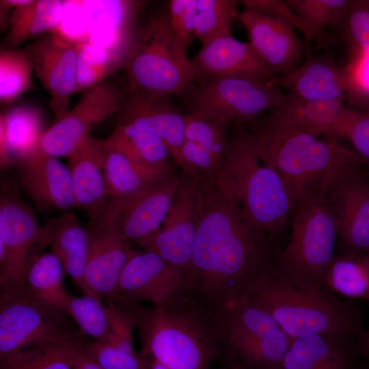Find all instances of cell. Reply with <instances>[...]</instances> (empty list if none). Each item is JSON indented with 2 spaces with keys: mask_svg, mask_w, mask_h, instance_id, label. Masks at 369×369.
Masks as SVG:
<instances>
[{
  "mask_svg": "<svg viewBox=\"0 0 369 369\" xmlns=\"http://www.w3.org/2000/svg\"><path fill=\"white\" fill-rule=\"evenodd\" d=\"M193 178L199 223L186 290L215 312L245 299L258 277L274 266L279 251L218 180Z\"/></svg>",
  "mask_w": 369,
  "mask_h": 369,
  "instance_id": "obj_1",
  "label": "cell"
},
{
  "mask_svg": "<svg viewBox=\"0 0 369 369\" xmlns=\"http://www.w3.org/2000/svg\"><path fill=\"white\" fill-rule=\"evenodd\" d=\"M115 302L131 316L143 357L152 358L169 369H208L217 358L213 312L186 288L150 308Z\"/></svg>",
  "mask_w": 369,
  "mask_h": 369,
  "instance_id": "obj_2",
  "label": "cell"
},
{
  "mask_svg": "<svg viewBox=\"0 0 369 369\" xmlns=\"http://www.w3.org/2000/svg\"><path fill=\"white\" fill-rule=\"evenodd\" d=\"M262 158L279 175L290 196L293 215L304 203L324 194L347 169L367 165L354 150L258 117L244 123Z\"/></svg>",
  "mask_w": 369,
  "mask_h": 369,
  "instance_id": "obj_3",
  "label": "cell"
},
{
  "mask_svg": "<svg viewBox=\"0 0 369 369\" xmlns=\"http://www.w3.org/2000/svg\"><path fill=\"white\" fill-rule=\"evenodd\" d=\"M245 299L266 311L290 338L310 333L359 338L360 312L323 286L305 284L280 273L275 265L261 275Z\"/></svg>",
  "mask_w": 369,
  "mask_h": 369,
  "instance_id": "obj_4",
  "label": "cell"
},
{
  "mask_svg": "<svg viewBox=\"0 0 369 369\" xmlns=\"http://www.w3.org/2000/svg\"><path fill=\"white\" fill-rule=\"evenodd\" d=\"M232 124L218 181L250 223L275 242L293 216L290 196L278 173L260 156L245 124Z\"/></svg>",
  "mask_w": 369,
  "mask_h": 369,
  "instance_id": "obj_5",
  "label": "cell"
},
{
  "mask_svg": "<svg viewBox=\"0 0 369 369\" xmlns=\"http://www.w3.org/2000/svg\"><path fill=\"white\" fill-rule=\"evenodd\" d=\"M123 68L124 91L151 98H181L195 81L191 59L170 29L167 11L153 14L135 30Z\"/></svg>",
  "mask_w": 369,
  "mask_h": 369,
  "instance_id": "obj_6",
  "label": "cell"
},
{
  "mask_svg": "<svg viewBox=\"0 0 369 369\" xmlns=\"http://www.w3.org/2000/svg\"><path fill=\"white\" fill-rule=\"evenodd\" d=\"M290 241L279 251L275 268L292 279L323 286L336 256L338 230L325 193L301 205L291 220Z\"/></svg>",
  "mask_w": 369,
  "mask_h": 369,
  "instance_id": "obj_7",
  "label": "cell"
},
{
  "mask_svg": "<svg viewBox=\"0 0 369 369\" xmlns=\"http://www.w3.org/2000/svg\"><path fill=\"white\" fill-rule=\"evenodd\" d=\"M284 96L271 79L226 77L194 83L181 98L189 113L203 114L229 125L249 122L273 110Z\"/></svg>",
  "mask_w": 369,
  "mask_h": 369,
  "instance_id": "obj_8",
  "label": "cell"
},
{
  "mask_svg": "<svg viewBox=\"0 0 369 369\" xmlns=\"http://www.w3.org/2000/svg\"><path fill=\"white\" fill-rule=\"evenodd\" d=\"M68 316L32 296L23 285L0 288V359L73 333Z\"/></svg>",
  "mask_w": 369,
  "mask_h": 369,
  "instance_id": "obj_9",
  "label": "cell"
},
{
  "mask_svg": "<svg viewBox=\"0 0 369 369\" xmlns=\"http://www.w3.org/2000/svg\"><path fill=\"white\" fill-rule=\"evenodd\" d=\"M48 246L33 208L16 189L6 186L0 195V288L23 286L30 260Z\"/></svg>",
  "mask_w": 369,
  "mask_h": 369,
  "instance_id": "obj_10",
  "label": "cell"
},
{
  "mask_svg": "<svg viewBox=\"0 0 369 369\" xmlns=\"http://www.w3.org/2000/svg\"><path fill=\"white\" fill-rule=\"evenodd\" d=\"M124 94V89L107 80L83 92L72 109L44 131L37 150L57 158H67L90 137L95 126L119 111Z\"/></svg>",
  "mask_w": 369,
  "mask_h": 369,
  "instance_id": "obj_11",
  "label": "cell"
},
{
  "mask_svg": "<svg viewBox=\"0 0 369 369\" xmlns=\"http://www.w3.org/2000/svg\"><path fill=\"white\" fill-rule=\"evenodd\" d=\"M325 196L337 226V254L369 255V165L345 170Z\"/></svg>",
  "mask_w": 369,
  "mask_h": 369,
  "instance_id": "obj_12",
  "label": "cell"
},
{
  "mask_svg": "<svg viewBox=\"0 0 369 369\" xmlns=\"http://www.w3.org/2000/svg\"><path fill=\"white\" fill-rule=\"evenodd\" d=\"M168 213L160 228L138 245L183 271L189 269L199 223L195 180L182 174Z\"/></svg>",
  "mask_w": 369,
  "mask_h": 369,
  "instance_id": "obj_13",
  "label": "cell"
},
{
  "mask_svg": "<svg viewBox=\"0 0 369 369\" xmlns=\"http://www.w3.org/2000/svg\"><path fill=\"white\" fill-rule=\"evenodd\" d=\"M180 180L172 173L135 194L110 200L105 214L128 241L139 244L160 228Z\"/></svg>",
  "mask_w": 369,
  "mask_h": 369,
  "instance_id": "obj_14",
  "label": "cell"
},
{
  "mask_svg": "<svg viewBox=\"0 0 369 369\" xmlns=\"http://www.w3.org/2000/svg\"><path fill=\"white\" fill-rule=\"evenodd\" d=\"M180 269L152 251L133 249L120 275L114 301L157 305L186 288Z\"/></svg>",
  "mask_w": 369,
  "mask_h": 369,
  "instance_id": "obj_15",
  "label": "cell"
},
{
  "mask_svg": "<svg viewBox=\"0 0 369 369\" xmlns=\"http://www.w3.org/2000/svg\"><path fill=\"white\" fill-rule=\"evenodd\" d=\"M26 50L34 71L50 95L54 121L69 110L70 99L77 92L78 53L75 44L51 32L38 38Z\"/></svg>",
  "mask_w": 369,
  "mask_h": 369,
  "instance_id": "obj_16",
  "label": "cell"
},
{
  "mask_svg": "<svg viewBox=\"0 0 369 369\" xmlns=\"http://www.w3.org/2000/svg\"><path fill=\"white\" fill-rule=\"evenodd\" d=\"M90 245L85 267L86 283L98 299L113 300L119 279L133 249L105 214L87 225Z\"/></svg>",
  "mask_w": 369,
  "mask_h": 369,
  "instance_id": "obj_17",
  "label": "cell"
},
{
  "mask_svg": "<svg viewBox=\"0 0 369 369\" xmlns=\"http://www.w3.org/2000/svg\"><path fill=\"white\" fill-rule=\"evenodd\" d=\"M237 18L246 29L249 43L273 77L286 74L298 67L302 49L291 24L273 14L245 10Z\"/></svg>",
  "mask_w": 369,
  "mask_h": 369,
  "instance_id": "obj_18",
  "label": "cell"
},
{
  "mask_svg": "<svg viewBox=\"0 0 369 369\" xmlns=\"http://www.w3.org/2000/svg\"><path fill=\"white\" fill-rule=\"evenodd\" d=\"M118 112V123L133 124L160 138L180 166V150L185 141V114L170 98H151L125 92Z\"/></svg>",
  "mask_w": 369,
  "mask_h": 369,
  "instance_id": "obj_19",
  "label": "cell"
},
{
  "mask_svg": "<svg viewBox=\"0 0 369 369\" xmlns=\"http://www.w3.org/2000/svg\"><path fill=\"white\" fill-rule=\"evenodd\" d=\"M354 111L342 100H306L286 94L278 107L260 117L269 123L315 137H344Z\"/></svg>",
  "mask_w": 369,
  "mask_h": 369,
  "instance_id": "obj_20",
  "label": "cell"
},
{
  "mask_svg": "<svg viewBox=\"0 0 369 369\" xmlns=\"http://www.w3.org/2000/svg\"><path fill=\"white\" fill-rule=\"evenodd\" d=\"M195 83L226 77H249L265 80L273 76L249 42L232 36L221 38L204 46L191 59Z\"/></svg>",
  "mask_w": 369,
  "mask_h": 369,
  "instance_id": "obj_21",
  "label": "cell"
},
{
  "mask_svg": "<svg viewBox=\"0 0 369 369\" xmlns=\"http://www.w3.org/2000/svg\"><path fill=\"white\" fill-rule=\"evenodd\" d=\"M20 186L41 212L77 208L68 165L38 150L21 165Z\"/></svg>",
  "mask_w": 369,
  "mask_h": 369,
  "instance_id": "obj_22",
  "label": "cell"
},
{
  "mask_svg": "<svg viewBox=\"0 0 369 369\" xmlns=\"http://www.w3.org/2000/svg\"><path fill=\"white\" fill-rule=\"evenodd\" d=\"M67 159L77 208L85 211L89 224L95 223L105 217L110 200L98 139L90 136Z\"/></svg>",
  "mask_w": 369,
  "mask_h": 369,
  "instance_id": "obj_23",
  "label": "cell"
},
{
  "mask_svg": "<svg viewBox=\"0 0 369 369\" xmlns=\"http://www.w3.org/2000/svg\"><path fill=\"white\" fill-rule=\"evenodd\" d=\"M357 340L329 333L292 338L278 369H353Z\"/></svg>",
  "mask_w": 369,
  "mask_h": 369,
  "instance_id": "obj_24",
  "label": "cell"
},
{
  "mask_svg": "<svg viewBox=\"0 0 369 369\" xmlns=\"http://www.w3.org/2000/svg\"><path fill=\"white\" fill-rule=\"evenodd\" d=\"M271 82L288 90V95L306 100H345L342 67L325 54L308 56L291 72L275 76Z\"/></svg>",
  "mask_w": 369,
  "mask_h": 369,
  "instance_id": "obj_25",
  "label": "cell"
},
{
  "mask_svg": "<svg viewBox=\"0 0 369 369\" xmlns=\"http://www.w3.org/2000/svg\"><path fill=\"white\" fill-rule=\"evenodd\" d=\"M290 338L282 329L263 334L221 338L217 359L229 369H278Z\"/></svg>",
  "mask_w": 369,
  "mask_h": 369,
  "instance_id": "obj_26",
  "label": "cell"
},
{
  "mask_svg": "<svg viewBox=\"0 0 369 369\" xmlns=\"http://www.w3.org/2000/svg\"><path fill=\"white\" fill-rule=\"evenodd\" d=\"M43 227L48 246L59 259L66 273L84 295L98 299L88 287L85 277L90 245L87 229L81 225L75 214L70 212L48 219Z\"/></svg>",
  "mask_w": 369,
  "mask_h": 369,
  "instance_id": "obj_27",
  "label": "cell"
},
{
  "mask_svg": "<svg viewBox=\"0 0 369 369\" xmlns=\"http://www.w3.org/2000/svg\"><path fill=\"white\" fill-rule=\"evenodd\" d=\"M41 111L34 107L18 105L0 115V165L5 168L21 165L38 149L42 129Z\"/></svg>",
  "mask_w": 369,
  "mask_h": 369,
  "instance_id": "obj_28",
  "label": "cell"
},
{
  "mask_svg": "<svg viewBox=\"0 0 369 369\" xmlns=\"http://www.w3.org/2000/svg\"><path fill=\"white\" fill-rule=\"evenodd\" d=\"M98 150L110 200L130 196L172 173L171 169L150 168L133 161L107 139H98Z\"/></svg>",
  "mask_w": 369,
  "mask_h": 369,
  "instance_id": "obj_29",
  "label": "cell"
},
{
  "mask_svg": "<svg viewBox=\"0 0 369 369\" xmlns=\"http://www.w3.org/2000/svg\"><path fill=\"white\" fill-rule=\"evenodd\" d=\"M66 2L59 0H23L10 14L3 48L17 49L24 42L56 29L62 20Z\"/></svg>",
  "mask_w": 369,
  "mask_h": 369,
  "instance_id": "obj_30",
  "label": "cell"
},
{
  "mask_svg": "<svg viewBox=\"0 0 369 369\" xmlns=\"http://www.w3.org/2000/svg\"><path fill=\"white\" fill-rule=\"evenodd\" d=\"M65 273L62 263L53 253L41 252L30 260L23 286L38 300L64 312L70 295L63 282Z\"/></svg>",
  "mask_w": 369,
  "mask_h": 369,
  "instance_id": "obj_31",
  "label": "cell"
},
{
  "mask_svg": "<svg viewBox=\"0 0 369 369\" xmlns=\"http://www.w3.org/2000/svg\"><path fill=\"white\" fill-rule=\"evenodd\" d=\"M133 161L145 167L171 169L172 158L165 144L154 134L127 123H118L106 138Z\"/></svg>",
  "mask_w": 369,
  "mask_h": 369,
  "instance_id": "obj_32",
  "label": "cell"
},
{
  "mask_svg": "<svg viewBox=\"0 0 369 369\" xmlns=\"http://www.w3.org/2000/svg\"><path fill=\"white\" fill-rule=\"evenodd\" d=\"M323 287L340 297L369 300V255L336 254Z\"/></svg>",
  "mask_w": 369,
  "mask_h": 369,
  "instance_id": "obj_33",
  "label": "cell"
},
{
  "mask_svg": "<svg viewBox=\"0 0 369 369\" xmlns=\"http://www.w3.org/2000/svg\"><path fill=\"white\" fill-rule=\"evenodd\" d=\"M83 335L76 330L57 341L24 348L0 359V369H72L70 353Z\"/></svg>",
  "mask_w": 369,
  "mask_h": 369,
  "instance_id": "obj_34",
  "label": "cell"
},
{
  "mask_svg": "<svg viewBox=\"0 0 369 369\" xmlns=\"http://www.w3.org/2000/svg\"><path fill=\"white\" fill-rule=\"evenodd\" d=\"M78 53L77 92H85L123 68L128 49H115L91 42L75 44Z\"/></svg>",
  "mask_w": 369,
  "mask_h": 369,
  "instance_id": "obj_35",
  "label": "cell"
},
{
  "mask_svg": "<svg viewBox=\"0 0 369 369\" xmlns=\"http://www.w3.org/2000/svg\"><path fill=\"white\" fill-rule=\"evenodd\" d=\"M294 12L318 35L329 25H343L355 10L369 6V0H287Z\"/></svg>",
  "mask_w": 369,
  "mask_h": 369,
  "instance_id": "obj_36",
  "label": "cell"
},
{
  "mask_svg": "<svg viewBox=\"0 0 369 369\" xmlns=\"http://www.w3.org/2000/svg\"><path fill=\"white\" fill-rule=\"evenodd\" d=\"M34 66L26 49L0 50V100L8 105L23 93L35 90L32 82Z\"/></svg>",
  "mask_w": 369,
  "mask_h": 369,
  "instance_id": "obj_37",
  "label": "cell"
},
{
  "mask_svg": "<svg viewBox=\"0 0 369 369\" xmlns=\"http://www.w3.org/2000/svg\"><path fill=\"white\" fill-rule=\"evenodd\" d=\"M238 3L234 0H197L195 38L202 46L232 36L231 23L240 13Z\"/></svg>",
  "mask_w": 369,
  "mask_h": 369,
  "instance_id": "obj_38",
  "label": "cell"
},
{
  "mask_svg": "<svg viewBox=\"0 0 369 369\" xmlns=\"http://www.w3.org/2000/svg\"><path fill=\"white\" fill-rule=\"evenodd\" d=\"M228 124L200 113L185 114V139L197 144L223 163L230 134Z\"/></svg>",
  "mask_w": 369,
  "mask_h": 369,
  "instance_id": "obj_39",
  "label": "cell"
},
{
  "mask_svg": "<svg viewBox=\"0 0 369 369\" xmlns=\"http://www.w3.org/2000/svg\"><path fill=\"white\" fill-rule=\"evenodd\" d=\"M64 312L77 323L83 334L96 340L106 339L109 320L102 300L88 295L77 297L70 294Z\"/></svg>",
  "mask_w": 369,
  "mask_h": 369,
  "instance_id": "obj_40",
  "label": "cell"
},
{
  "mask_svg": "<svg viewBox=\"0 0 369 369\" xmlns=\"http://www.w3.org/2000/svg\"><path fill=\"white\" fill-rule=\"evenodd\" d=\"M345 100L353 106L369 111V53L351 47L348 61L342 67Z\"/></svg>",
  "mask_w": 369,
  "mask_h": 369,
  "instance_id": "obj_41",
  "label": "cell"
},
{
  "mask_svg": "<svg viewBox=\"0 0 369 369\" xmlns=\"http://www.w3.org/2000/svg\"><path fill=\"white\" fill-rule=\"evenodd\" d=\"M83 349L103 369H148L140 353H130L105 340L85 342Z\"/></svg>",
  "mask_w": 369,
  "mask_h": 369,
  "instance_id": "obj_42",
  "label": "cell"
},
{
  "mask_svg": "<svg viewBox=\"0 0 369 369\" xmlns=\"http://www.w3.org/2000/svg\"><path fill=\"white\" fill-rule=\"evenodd\" d=\"M223 163L204 148L185 140L180 150L183 173L193 178L219 180Z\"/></svg>",
  "mask_w": 369,
  "mask_h": 369,
  "instance_id": "obj_43",
  "label": "cell"
},
{
  "mask_svg": "<svg viewBox=\"0 0 369 369\" xmlns=\"http://www.w3.org/2000/svg\"><path fill=\"white\" fill-rule=\"evenodd\" d=\"M168 5L170 29L180 45L187 52L195 39L197 0H171Z\"/></svg>",
  "mask_w": 369,
  "mask_h": 369,
  "instance_id": "obj_44",
  "label": "cell"
},
{
  "mask_svg": "<svg viewBox=\"0 0 369 369\" xmlns=\"http://www.w3.org/2000/svg\"><path fill=\"white\" fill-rule=\"evenodd\" d=\"M109 333L105 340L130 353H137L133 346V322L127 312L113 300L105 305Z\"/></svg>",
  "mask_w": 369,
  "mask_h": 369,
  "instance_id": "obj_45",
  "label": "cell"
},
{
  "mask_svg": "<svg viewBox=\"0 0 369 369\" xmlns=\"http://www.w3.org/2000/svg\"><path fill=\"white\" fill-rule=\"evenodd\" d=\"M239 3L243 5L245 10L268 13L285 20L300 30L307 44H310L317 36L314 31L299 17L286 1L244 0L239 1Z\"/></svg>",
  "mask_w": 369,
  "mask_h": 369,
  "instance_id": "obj_46",
  "label": "cell"
},
{
  "mask_svg": "<svg viewBox=\"0 0 369 369\" xmlns=\"http://www.w3.org/2000/svg\"><path fill=\"white\" fill-rule=\"evenodd\" d=\"M344 137L350 141L354 152L369 165V111L355 109Z\"/></svg>",
  "mask_w": 369,
  "mask_h": 369,
  "instance_id": "obj_47",
  "label": "cell"
},
{
  "mask_svg": "<svg viewBox=\"0 0 369 369\" xmlns=\"http://www.w3.org/2000/svg\"><path fill=\"white\" fill-rule=\"evenodd\" d=\"M342 25L351 47L369 53V6L354 11Z\"/></svg>",
  "mask_w": 369,
  "mask_h": 369,
  "instance_id": "obj_48",
  "label": "cell"
},
{
  "mask_svg": "<svg viewBox=\"0 0 369 369\" xmlns=\"http://www.w3.org/2000/svg\"><path fill=\"white\" fill-rule=\"evenodd\" d=\"M83 337L74 344L70 357V364L72 369H103L93 361L85 352Z\"/></svg>",
  "mask_w": 369,
  "mask_h": 369,
  "instance_id": "obj_49",
  "label": "cell"
},
{
  "mask_svg": "<svg viewBox=\"0 0 369 369\" xmlns=\"http://www.w3.org/2000/svg\"><path fill=\"white\" fill-rule=\"evenodd\" d=\"M23 0H1L0 1L1 29L9 26L10 16L9 12L12 8L21 3Z\"/></svg>",
  "mask_w": 369,
  "mask_h": 369,
  "instance_id": "obj_50",
  "label": "cell"
},
{
  "mask_svg": "<svg viewBox=\"0 0 369 369\" xmlns=\"http://www.w3.org/2000/svg\"><path fill=\"white\" fill-rule=\"evenodd\" d=\"M358 351L369 357V329L363 332L357 340Z\"/></svg>",
  "mask_w": 369,
  "mask_h": 369,
  "instance_id": "obj_51",
  "label": "cell"
},
{
  "mask_svg": "<svg viewBox=\"0 0 369 369\" xmlns=\"http://www.w3.org/2000/svg\"><path fill=\"white\" fill-rule=\"evenodd\" d=\"M146 361L148 369H169L155 359L150 357H144Z\"/></svg>",
  "mask_w": 369,
  "mask_h": 369,
  "instance_id": "obj_52",
  "label": "cell"
}]
</instances>
